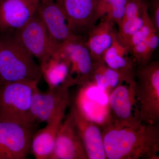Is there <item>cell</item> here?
Here are the masks:
<instances>
[{
  "label": "cell",
  "mask_w": 159,
  "mask_h": 159,
  "mask_svg": "<svg viewBox=\"0 0 159 159\" xmlns=\"http://www.w3.org/2000/svg\"><path fill=\"white\" fill-rule=\"evenodd\" d=\"M12 34L29 54L38 60L39 64L52 54L48 34L37 12L26 25Z\"/></svg>",
  "instance_id": "cell-10"
},
{
  "label": "cell",
  "mask_w": 159,
  "mask_h": 159,
  "mask_svg": "<svg viewBox=\"0 0 159 159\" xmlns=\"http://www.w3.org/2000/svg\"><path fill=\"white\" fill-rule=\"evenodd\" d=\"M79 86L73 104L78 111L101 128L111 124L108 94L91 81Z\"/></svg>",
  "instance_id": "cell-9"
},
{
  "label": "cell",
  "mask_w": 159,
  "mask_h": 159,
  "mask_svg": "<svg viewBox=\"0 0 159 159\" xmlns=\"http://www.w3.org/2000/svg\"><path fill=\"white\" fill-rule=\"evenodd\" d=\"M136 97L142 124L159 123V61L135 69Z\"/></svg>",
  "instance_id": "cell-4"
},
{
  "label": "cell",
  "mask_w": 159,
  "mask_h": 159,
  "mask_svg": "<svg viewBox=\"0 0 159 159\" xmlns=\"http://www.w3.org/2000/svg\"><path fill=\"white\" fill-rule=\"evenodd\" d=\"M36 126L0 120V159H25L31 152Z\"/></svg>",
  "instance_id": "cell-6"
},
{
  "label": "cell",
  "mask_w": 159,
  "mask_h": 159,
  "mask_svg": "<svg viewBox=\"0 0 159 159\" xmlns=\"http://www.w3.org/2000/svg\"><path fill=\"white\" fill-rule=\"evenodd\" d=\"M89 31L86 44L93 63L102 60V56L110 47L113 40L115 24L105 17Z\"/></svg>",
  "instance_id": "cell-16"
},
{
  "label": "cell",
  "mask_w": 159,
  "mask_h": 159,
  "mask_svg": "<svg viewBox=\"0 0 159 159\" xmlns=\"http://www.w3.org/2000/svg\"><path fill=\"white\" fill-rule=\"evenodd\" d=\"M148 0H126L122 20L143 15L148 9Z\"/></svg>",
  "instance_id": "cell-22"
},
{
  "label": "cell",
  "mask_w": 159,
  "mask_h": 159,
  "mask_svg": "<svg viewBox=\"0 0 159 159\" xmlns=\"http://www.w3.org/2000/svg\"><path fill=\"white\" fill-rule=\"evenodd\" d=\"M39 81L21 80L0 84V120H9L36 126L31 105Z\"/></svg>",
  "instance_id": "cell-3"
},
{
  "label": "cell",
  "mask_w": 159,
  "mask_h": 159,
  "mask_svg": "<svg viewBox=\"0 0 159 159\" xmlns=\"http://www.w3.org/2000/svg\"><path fill=\"white\" fill-rule=\"evenodd\" d=\"M42 78L39 65L13 34H0V84Z\"/></svg>",
  "instance_id": "cell-2"
},
{
  "label": "cell",
  "mask_w": 159,
  "mask_h": 159,
  "mask_svg": "<svg viewBox=\"0 0 159 159\" xmlns=\"http://www.w3.org/2000/svg\"><path fill=\"white\" fill-rule=\"evenodd\" d=\"M70 116L75 125L88 159H107L102 128L83 116L72 104Z\"/></svg>",
  "instance_id": "cell-15"
},
{
  "label": "cell",
  "mask_w": 159,
  "mask_h": 159,
  "mask_svg": "<svg viewBox=\"0 0 159 159\" xmlns=\"http://www.w3.org/2000/svg\"><path fill=\"white\" fill-rule=\"evenodd\" d=\"M86 40V37L78 36L64 43L53 52L68 62L71 86L82 85L90 81L93 62Z\"/></svg>",
  "instance_id": "cell-8"
},
{
  "label": "cell",
  "mask_w": 159,
  "mask_h": 159,
  "mask_svg": "<svg viewBox=\"0 0 159 159\" xmlns=\"http://www.w3.org/2000/svg\"><path fill=\"white\" fill-rule=\"evenodd\" d=\"M156 31L149 18L148 11L145 16L144 24L140 30L132 37L125 47L136 67L147 64L152 60L153 53L148 45V38L153 31ZM159 33V32H158Z\"/></svg>",
  "instance_id": "cell-17"
},
{
  "label": "cell",
  "mask_w": 159,
  "mask_h": 159,
  "mask_svg": "<svg viewBox=\"0 0 159 159\" xmlns=\"http://www.w3.org/2000/svg\"><path fill=\"white\" fill-rule=\"evenodd\" d=\"M61 8L71 30L75 35L87 37L96 24L97 3L94 0H54Z\"/></svg>",
  "instance_id": "cell-13"
},
{
  "label": "cell",
  "mask_w": 159,
  "mask_h": 159,
  "mask_svg": "<svg viewBox=\"0 0 159 159\" xmlns=\"http://www.w3.org/2000/svg\"><path fill=\"white\" fill-rule=\"evenodd\" d=\"M51 159H88L69 113L58 127L55 147Z\"/></svg>",
  "instance_id": "cell-14"
},
{
  "label": "cell",
  "mask_w": 159,
  "mask_h": 159,
  "mask_svg": "<svg viewBox=\"0 0 159 159\" xmlns=\"http://www.w3.org/2000/svg\"><path fill=\"white\" fill-rule=\"evenodd\" d=\"M64 118L54 119L47 123L43 128L34 133L31 139V152L35 158L51 159L55 147L57 130Z\"/></svg>",
  "instance_id": "cell-18"
},
{
  "label": "cell",
  "mask_w": 159,
  "mask_h": 159,
  "mask_svg": "<svg viewBox=\"0 0 159 159\" xmlns=\"http://www.w3.org/2000/svg\"><path fill=\"white\" fill-rule=\"evenodd\" d=\"M40 0H0V34H13L37 13Z\"/></svg>",
  "instance_id": "cell-12"
},
{
  "label": "cell",
  "mask_w": 159,
  "mask_h": 159,
  "mask_svg": "<svg viewBox=\"0 0 159 159\" xmlns=\"http://www.w3.org/2000/svg\"><path fill=\"white\" fill-rule=\"evenodd\" d=\"M148 12L154 27L159 33V0L148 1Z\"/></svg>",
  "instance_id": "cell-24"
},
{
  "label": "cell",
  "mask_w": 159,
  "mask_h": 159,
  "mask_svg": "<svg viewBox=\"0 0 159 159\" xmlns=\"http://www.w3.org/2000/svg\"><path fill=\"white\" fill-rule=\"evenodd\" d=\"M68 87L61 86L43 92L36 87L31 105L32 118L37 124L48 123L58 117L64 118L66 111L71 104Z\"/></svg>",
  "instance_id": "cell-7"
},
{
  "label": "cell",
  "mask_w": 159,
  "mask_h": 159,
  "mask_svg": "<svg viewBox=\"0 0 159 159\" xmlns=\"http://www.w3.org/2000/svg\"><path fill=\"white\" fill-rule=\"evenodd\" d=\"M111 123L117 127L138 128L142 125L136 97L135 78L123 81L109 94Z\"/></svg>",
  "instance_id": "cell-5"
},
{
  "label": "cell",
  "mask_w": 159,
  "mask_h": 159,
  "mask_svg": "<svg viewBox=\"0 0 159 159\" xmlns=\"http://www.w3.org/2000/svg\"><path fill=\"white\" fill-rule=\"evenodd\" d=\"M37 13L47 29L53 52L64 43L79 36L71 30L63 11L54 0L42 1Z\"/></svg>",
  "instance_id": "cell-11"
},
{
  "label": "cell",
  "mask_w": 159,
  "mask_h": 159,
  "mask_svg": "<svg viewBox=\"0 0 159 159\" xmlns=\"http://www.w3.org/2000/svg\"><path fill=\"white\" fill-rule=\"evenodd\" d=\"M143 15L129 19L122 20L118 25L119 30L116 31L117 36L125 46L128 43L132 37L142 28L144 24L145 13Z\"/></svg>",
  "instance_id": "cell-21"
},
{
  "label": "cell",
  "mask_w": 159,
  "mask_h": 159,
  "mask_svg": "<svg viewBox=\"0 0 159 159\" xmlns=\"http://www.w3.org/2000/svg\"><path fill=\"white\" fill-rule=\"evenodd\" d=\"M126 0H98L95 12V21L104 17L111 9L125 6Z\"/></svg>",
  "instance_id": "cell-23"
},
{
  "label": "cell",
  "mask_w": 159,
  "mask_h": 159,
  "mask_svg": "<svg viewBox=\"0 0 159 159\" xmlns=\"http://www.w3.org/2000/svg\"><path fill=\"white\" fill-rule=\"evenodd\" d=\"M102 60L109 67L123 73H134L136 66L130 57L128 49L118 39L116 31L110 47L106 50Z\"/></svg>",
  "instance_id": "cell-20"
},
{
  "label": "cell",
  "mask_w": 159,
  "mask_h": 159,
  "mask_svg": "<svg viewBox=\"0 0 159 159\" xmlns=\"http://www.w3.org/2000/svg\"><path fill=\"white\" fill-rule=\"evenodd\" d=\"M107 159H159V123L142 124L138 128L102 127Z\"/></svg>",
  "instance_id": "cell-1"
},
{
  "label": "cell",
  "mask_w": 159,
  "mask_h": 159,
  "mask_svg": "<svg viewBox=\"0 0 159 159\" xmlns=\"http://www.w3.org/2000/svg\"><path fill=\"white\" fill-rule=\"evenodd\" d=\"M40 1L41 2H42V1H43V0H40Z\"/></svg>",
  "instance_id": "cell-27"
},
{
  "label": "cell",
  "mask_w": 159,
  "mask_h": 159,
  "mask_svg": "<svg viewBox=\"0 0 159 159\" xmlns=\"http://www.w3.org/2000/svg\"><path fill=\"white\" fill-rule=\"evenodd\" d=\"M125 11V6L116 7L107 12L103 17L111 21L118 26L123 19Z\"/></svg>",
  "instance_id": "cell-25"
},
{
  "label": "cell",
  "mask_w": 159,
  "mask_h": 159,
  "mask_svg": "<svg viewBox=\"0 0 159 159\" xmlns=\"http://www.w3.org/2000/svg\"><path fill=\"white\" fill-rule=\"evenodd\" d=\"M94 1H95V2H96V3H97L98 0H94Z\"/></svg>",
  "instance_id": "cell-26"
},
{
  "label": "cell",
  "mask_w": 159,
  "mask_h": 159,
  "mask_svg": "<svg viewBox=\"0 0 159 159\" xmlns=\"http://www.w3.org/2000/svg\"><path fill=\"white\" fill-rule=\"evenodd\" d=\"M42 77L52 89L65 85L71 87L69 80L70 66L66 59L59 55L53 53L49 58L40 64Z\"/></svg>",
  "instance_id": "cell-19"
}]
</instances>
